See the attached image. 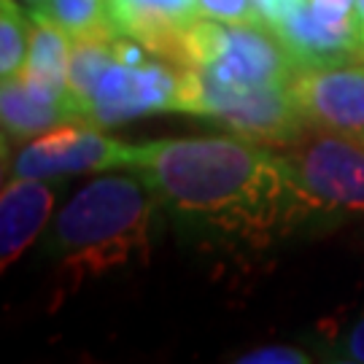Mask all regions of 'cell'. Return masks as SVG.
<instances>
[{"instance_id": "obj_1", "label": "cell", "mask_w": 364, "mask_h": 364, "mask_svg": "<svg viewBox=\"0 0 364 364\" xmlns=\"http://www.w3.org/2000/svg\"><path fill=\"white\" fill-rule=\"evenodd\" d=\"M183 213L232 232H273L311 200L287 156L235 138H186L132 146L130 168Z\"/></svg>"}, {"instance_id": "obj_2", "label": "cell", "mask_w": 364, "mask_h": 364, "mask_svg": "<svg viewBox=\"0 0 364 364\" xmlns=\"http://www.w3.org/2000/svg\"><path fill=\"white\" fill-rule=\"evenodd\" d=\"M151 219V186L146 178L105 176L70 197L54 224V243L63 267L81 281L130 259L146 246Z\"/></svg>"}, {"instance_id": "obj_3", "label": "cell", "mask_w": 364, "mask_h": 364, "mask_svg": "<svg viewBox=\"0 0 364 364\" xmlns=\"http://www.w3.org/2000/svg\"><path fill=\"white\" fill-rule=\"evenodd\" d=\"M183 114L216 119L248 141H299L305 117L289 87H237L203 68H181L178 108Z\"/></svg>"}, {"instance_id": "obj_4", "label": "cell", "mask_w": 364, "mask_h": 364, "mask_svg": "<svg viewBox=\"0 0 364 364\" xmlns=\"http://www.w3.org/2000/svg\"><path fill=\"white\" fill-rule=\"evenodd\" d=\"M183 68L195 65L237 87H289L294 63L267 25H221L200 19L181 33Z\"/></svg>"}, {"instance_id": "obj_5", "label": "cell", "mask_w": 364, "mask_h": 364, "mask_svg": "<svg viewBox=\"0 0 364 364\" xmlns=\"http://www.w3.org/2000/svg\"><path fill=\"white\" fill-rule=\"evenodd\" d=\"M132 146L97 132L84 122H68L33 138L14 159V178H60L70 173L130 168Z\"/></svg>"}, {"instance_id": "obj_6", "label": "cell", "mask_w": 364, "mask_h": 364, "mask_svg": "<svg viewBox=\"0 0 364 364\" xmlns=\"http://www.w3.org/2000/svg\"><path fill=\"white\" fill-rule=\"evenodd\" d=\"M289 90L316 130L364 138V52L338 65L294 70Z\"/></svg>"}, {"instance_id": "obj_7", "label": "cell", "mask_w": 364, "mask_h": 364, "mask_svg": "<svg viewBox=\"0 0 364 364\" xmlns=\"http://www.w3.org/2000/svg\"><path fill=\"white\" fill-rule=\"evenodd\" d=\"M294 181L311 205L348 208L364 213V149L343 135L326 132L313 141H299L289 154Z\"/></svg>"}, {"instance_id": "obj_8", "label": "cell", "mask_w": 364, "mask_h": 364, "mask_svg": "<svg viewBox=\"0 0 364 364\" xmlns=\"http://www.w3.org/2000/svg\"><path fill=\"white\" fill-rule=\"evenodd\" d=\"M111 16L122 36L141 41L156 54L183 68L181 33L200 16L197 0H111Z\"/></svg>"}, {"instance_id": "obj_9", "label": "cell", "mask_w": 364, "mask_h": 364, "mask_svg": "<svg viewBox=\"0 0 364 364\" xmlns=\"http://www.w3.org/2000/svg\"><path fill=\"white\" fill-rule=\"evenodd\" d=\"M273 30L284 41L297 70L338 65L364 52V33L359 19L346 22V25H326L311 11L308 0L294 6L284 16V22L275 25Z\"/></svg>"}, {"instance_id": "obj_10", "label": "cell", "mask_w": 364, "mask_h": 364, "mask_svg": "<svg viewBox=\"0 0 364 364\" xmlns=\"http://www.w3.org/2000/svg\"><path fill=\"white\" fill-rule=\"evenodd\" d=\"M30 52L19 81L38 103L60 105L65 111L70 36L49 14H30Z\"/></svg>"}, {"instance_id": "obj_11", "label": "cell", "mask_w": 364, "mask_h": 364, "mask_svg": "<svg viewBox=\"0 0 364 364\" xmlns=\"http://www.w3.org/2000/svg\"><path fill=\"white\" fill-rule=\"evenodd\" d=\"M54 205L52 192L36 178H14L0 197V267H11L43 230Z\"/></svg>"}, {"instance_id": "obj_12", "label": "cell", "mask_w": 364, "mask_h": 364, "mask_svg": "<svg viewBox=\"0 0 364 364\" xmlns=\"http://www.w3.org/2000/svg\"><path fill=\"white\" fill-rule=\"evenodd\" d=\"M117 33H97V36H81L70 38V65H68V100L65 117L68 122H84L90 111L92 90L103 70L117 60L114 41Z\"/></svg>"}, {"instance_id": "obj_13", "label": "cell", "mask_w": 364, "mask_h": 364, "mask_svg": "<svg viewBox=\"0 0 364 364\" xmlns=\"http://www.w3.org/2000/svg\"><path fill=\"white\" fill-rule=\"evenodd\" d=\"M0 117H3V138L6 141H22V138H38L46 130L68 122L65 111L60 105L38 103L30 97L25 84L16 78H3L0 90Z\"/></svg>"}, {"instance_id": "obj_14", "label": "cell", "mask_w": 364, "mask_h": 364, "mask_svg": "<svg viewBox=\"0 0 364 364\" xmlns=\"http://www.w3.org/2000/svg\"><path fill=\"white\" fill-rule=\"evenodd\" d=\"M52 19L70 38L119 33L111 16V0H52Z\"/></svg>"}, {"instance_id": "obj_15", "label": "cell", "mask_w": 364, "mask_h": 364, "mask_svg": "<svg viewBox=\"0 0 364 364\" xmlns=\"http://www.w3.org/2000/svg\"><path fill=\"white\" fill-rule=\"evenodd\" d=\"M30 16L22 14L16 0H0V73L3 78H16L27 63L25 36Z\"/></svg>"}, {"instance_id": "obj_16", "label": "cell", "mask_w": 364, "mask_h": 364, "mask_svg": "<svg viewBox=\"0 0 364 364\" xmlns=\"http://www.w3.org/2000/svg\"><path fill=\"white\" fill-rule=\"evenodd\" d=\"M200 14L219 19V22H232V25H264L259 9L254 0H197Z\"/></svg>"}, {"instance_id": "obj_17", "label": "cell", "mask_w": 364, "mask_h": 364, "mask_svg": "<svg viewBox=\"0 0 364 364\" xmlns=\"http://www.w3.org/2000/svg\"><path fill=\"white\" fill-rule=\"evenodd\" d=\"M240 364H308V356L291 346H264L237 359Z\"/></svg>"}, {"instance_id": "obj_18", "label": "cell", "mask_w": 364, "mask_h": 364, "mask_svg": "<svg viewBox=\"0 0 364 364\" xmlns=\"http://www.w3.org/2000/svg\"><path fill=\"white\" fill-rule=\"evenodd\" d=\"M308 6L326 25H346V22L359 19V14L353 11L356 0H308Z\"/></svg>"}, {"instance_id": "obj_19", "label": "cell", "mask_w": 364, "mask_h": 364, "mask_svg": "<svg viewBox=\"0 0 364 364\" xmlns=\"http://www.w3.org/2000/svg\"><path fill=\"white\" fill-rule=\"evenodd\" d=\"M348 356L356 362H364V318L351 329L348 335Z\"/></svg>"}, {"instance_id": "obj_20", "label": "cell", "mask_w": 364, "mask_h": 364, "mask_svg": "<svg viewBox=\"0 0 364 364\" xmlns=\"http://www.w3.org/2000/svg\"><path fill=\"white\" fill-rule=\"evenodd\" d=\"M27 14H49L52 16V0H22Z\"/></svg>"}, {"instance_id": "obj_21", "label": "cell", "mask_w": 364, "mask_h": 364, "mask_svg": "<svg viewBox=\"0 0 364 364\" xmlns=\"http://www.w3.org/2000/svg\"><path fill=\"white\" fill-rule=\"evenodd\" d=\"M356 14H359V22H362V33H364V0H356Z\"/></svg>"}]
</instances>
